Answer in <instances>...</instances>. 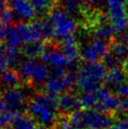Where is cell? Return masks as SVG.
I'll use <instances>...</instances> for the list:
<instances>
[{
    "label": "cell",
    "mask_w": 128,
    "mask_h": 129,
    "mask_svg": "<svg viewBox=\"0 0 128 129\" xmlns=\"http://www.w3.org/2000/svg\"><path fill=\"white\" fill-rule=\"evenodd\" d=\"M125 77H126V75H125L124 70L121 68L120 66H116L111 69H108L105 83L109 88L117 89L118 87L125 83Z\"/></svg>",
    "instance_id": "5bb4252c"
},
{
    "label": "cell",
    "mask_w": 128,
    "mask_h": 129,
    "mask_svg": "<svg viewBox=\"0 0 128 129\" xmlns=\"http://www.w3.org/2000/svg\"><path fill=\"white\" fill-rule=\"evenodd\" d=\"M109 129H128L126 118L119 119L118 121L114 122V123L112 124V126Z\"/></svg>",
    "instance_id": "1f68e13d"
},
{
    "label": "cell",
    "mask_w": 128,
    "mask_h": 129,
    "mask_svg": "<svg viewBox=\"0 0 128 129\" xmlns=\"http://www.w3.org/2000/svg\"><path fill=\"white\" fill-rule=\"evenodd\" d=\"M108 49L109 46L107 41L95 37L82 45L80 49V56L86 62H93L100 58H103Z\"/></svg>",
    "instance_id": "52a82bcc"
},
{
    "label": "cell",
    "mask_w": 128,
    "mask_h": 129,
    "mask_svg": "<svg viewBox=\"0 0 128 129\" xmlns=\"http://www.w3.org/2000/svg\"><path fill=\"white\" fill-rule=\"evenodd\" d=\"M95 95L97 103L92 109L108 114L114 112H121V99L112 94L107 87H101L95 91Z\"/></svg>",
    "instance_id": "8992f818"
},
{
    "label": "cell",
    "mask_w": 128,
    "mask_h": 129,
    "mask_svg": "<svg viewBox=\"0 0 128 129\" xmlns=\"http://www.w3.org/2000/svg\"><path fill=\"white\" fill-rule=\"evenodd\" d=\"M114 123L110 114L96 109H87L82 112L81 124L85 129H109Z\"/></svg>",
    "instance_id": "5b68a950"
},
{
    "label": "cell",
    "mask_w": 128,
    "mask_h": 129,
    "mask_svg": "<svg viewBox=\"0 0 128 129\" xmlns=\"http://www.w3.org/2000/svg\"><path fill=\"white\" fill-rule=\"evenodd\" d=\"M76 77L77 75H73L68 73L67 75L63 76V77H52L47 80L44 85V90L46 93L53 95V96H57L58 94L65 91V90H69L74 83L76 81Z\"/></svg>",
    "instance_id": "9c48e42d"
},
{
    "label": "cell",
    "mask_w": 128,
    "mask_h": 129,
    "mask_svg": "<svg viewBox=\"0 0 128 129\" xmlns=\"http://www.w3.org/2000/svg\"><path fill=\"white\" fill-rule=\"evenodd\" d=\"M108 51L116 59L118 65L128 64V45L121 41L114 42L110 44Z\"/></svg>",
    "instance_id": "9a60e30c"
},
{
    "label": "cell",
    "mask_w": 128,
    "mask_h": 129,
    "mask_svg": "<svg viewBox=\"0 0 128 129\" xmlns=\"http://www.w3.org/2000/svg\"><path fill=\"white\" fill-rule=\"evenodd\" d=\"M9 26L10 25H0V41L6 38L8 30H9Z\"/></svg>",
    "instance_id": "d6a6232c"
},
{
    "label": "cell",
    "mask_w": 128,
    "mask_h": 129,
    "mask_svg": "<svg viewBox=\"0 0 128 129\" xmlns=\"http://www.w3.org/2000/svg\"><path fill=\"white\" fill-rule=\"evenodd\" d=\"M36 62L34 58H28L25 61H24L20 66H19V69H18V73L21 76L22 79L24 80H26V81H29L30 80V77H31V74L32 71H33V68L35 66Z\"/></svg>",
    "instance_id": "d4e9b609"
},
{
    "label": "cell",
    "mask_w": 128,
    "mask_h": 129,
    "mask_svg": "<svg viewBox=\"0 0 128 129\" xmlns=\"http://www.w3.org/2000/svg\"><path fill=\"white\" fill-rule=\"evenodd\" d=\"M86 1L89 5L93 6V7H98V6L103 5L105 2H107V0H86Z\"/></svg>",
    "instance_id": "836d02e7"
},
{
    "label": "cell",
    "mask_w": 128,
    "mask_h": 129,
    "mask_svg": "<svg viewBox=\"0 0 128 129\" xmlns=\"http://www.w3.org/2000/svg\"><path fill=\"white\" fill-rule=\"evenodd\" d=\"M121 42L124 43L125 44L128 45V28L125 30L123 33H121Z\"/></svg>",
    "instance_id": "e575fe53"
},
{
    "label": "cell",
    "mask_w": 128,
    "mask_h": 129,
    "mask_svg": "<svg viewBox=\"0 0 128 129\" xmlns=\"http://www.w3.org/2000/svg\"><path fill=\"white\" fill-rule=\"evenodd\" d=\"M50 69L47 67V65L43 62H36L35 66L33 68L30 77V82L35 84V85H40L44 82H47L49 79L50 75Z\"/></svg>",
    "instance_id": "e0dca14e"
},
{
    "label": "cell",
    "mask_w": 128,
    "mask_h": 129,
    "mask_svg": "<svg viewBox=\"0 0 128 129\" xmlns=\"http://www.w3.org/2000/svg\"><path fill=\"white\" fill-rule=\"evenodd\" d=\"M6 56L7 60L10 66H13L19 61L20 52L17 47H8L6 46Z\"/></svg>",
    "instance_id": "f1b7e54d"
},
{
    "label": "cell",
    "mask_w": 128,
    "mask_h": 129,
    "mask_svg": "<svg viewBox=\"0 0 128 129\" xmlns=\"http://www.w3.org/2000/svg\"><path fill=\"white\" fill-rule=\"evenodd\" d=\"M9 6L15 15L23 20H32L35 17V10L29 0H9Z\"/></svg>",
    "instance_id": "8fae6325"
},
{
    "label": "cell",
    "mask_w": 128,
    "mask_h": 129,
    "mask_svg": "<svg viewBox=\"0 0 128 129\" xmlns=\"http://www.w3.org/2000/svg\"><path fill=\"white\" fill-rule=\"evenodd\" d=\"M107 67L97 61L87 62L80 67L75 84L82 92H95L105 82L107 74Z\"/></svg>",
    "instance_id": "7a4b0ae2"
},
{
    "label": "cell",
    "mask_w": 128,
    "mask_h": 129,
    "mask_svg": "<svg viewBox=\"0 0 128 129\" xmlns=\"http://www.w3.org/2000/svg\"><path fill=\"white\" fill-rule=\"evenodd\" d=\"M41 58L50 68H55V67H61V66H67L68 59L65 57L61 51L57 50L55 48H52L50 50H45L43 54L41 55Z\"/></svg>",
    "instance_id": "4fadbf2b"
},
{
    "label": "cell",
    "mask_w": 128,
    "mask_h": 129,
    "mask_svg": "<svg viewBox=\"0 0 128 129\" xmlns=\"http://www.w3.org/2000/svg\"><path fill=\"white\" fill-rule=\"evenodd\" d=\"M40 22V30H41V34H42V39L50 42V40L52 39V37L55 34V29H54V25L50 18H43Z\"/></svg>",
    "instance_id": "cb8c5ba5"
},
{
    "label": "cell",
    "mask_w": 128,
    "mask_h": 129,
    "mask_svg": "<svg viewBox=\"0 0 128 129\" xmlns=\"http://www.w3.org/2000/svg\"><path fill=\"white\" fill-rule=\"evenodd\" d=\"M81 107L88 109H92L95 107L97 103L95 92H84L82 93V95L79 97Z\"/></svg>",
    "instance_id": "4316f807"
},
{
    "label": "cell",
    "mask_w": 128,
    "mask_h": 129,
    "mask_svg": "<svg viewBox=\"0 0 128 129\" xmlns=\"http://www.w3.org/2000/svg\"><path fill=\"white\" fill-rule=\"evenodd\" d=\"M126 122H127V127H128V118H126Z\"/></svg>",
    "instance_id": "ab89813d"
},
{
    "label": "cell",
    "mask_w": 128,
    "mask_h": 129,
    "mask_svg": "<svg viewBox=\"0 0 128 129\" xmlns=\"http://www.w3.org/2000/svg\"><path fill=\"white\" fill-rule=\"evenodd\" d=\"M2 100L8 111L20 113L25 107L26 96L25 93L19 88H11L3 92Z\"/></svg>",
    "instance_id": "ba28073f"
},
{
    "label": "cell",
    "mask_w": 128,
    "mask_h": 129,
    "mask_svg": "<svg viewBox=\"0 0 128 129\" xmlns=\"http://www.w3.org/2000/svg\"><path fill=\"white\" fill-rule=\"evenodd\" d=\"M36 12L43 14L54 10L56 0H29Z\"/></svg>",
    "instance_id": "603a6c76"
},
{
    "label": "cell",
    "mask_w": 128,
    "mask_h": 129,
    "mask_svg": "<svg viewBox=\"0 0 128 129\" xmlns=\"http://www.w3.org/2000/svg\"><path fill=\"white\" fill-rule=\"evenodd\" d=\"M5 108H5V105H4L3 100H2V99H0V113H1Z\"/></svg>",
    "instance_id": "8d00e7d4"
},
{
    "label": "cell",
    "mask_w": 128,
    "mask_h": 129,
    "mask_svg": "<svg viewBox=\"0 0 128 129\" xmlns=\"http://www.w3.org/2000/svg\"><path fill=\"white\" fill-rule=\"evenodd\" d=\"M20 113H14L11 111L1 112L0 113V129H7L10 125L12 124L15 117Z\"/></svg>",
    "instance_id": "83f0119b"
},
{
    "label": "cell",
    "mask_w": 128,
    "mask_h": 129,
    "mask_svg": "<svg viewBox=\"0 0 128 129\" xmlns=\"http://www.w3.org/2000/svg\"><path fill=\"white\" fill-rule=\"evenodd\" d=\"M92 33L97 38L107 41V40L112 39V37L115 35L116 31L110 23L105 22V23H100V24L94 25Z\"/></svg>",
    "instance_id": "d6986e66"
},
{
    "label": "cell",
    "mask_w": 128,
    "mask_h": 129,
    "mask_svg": "<svg viewBox=\"0 0 128 129\" xmlns=\"http://www.w3.org/2000/svg\"><path fill=\"white\" fill-rule=\"evenodd\" d=\"M70 129H83V128H82L81 125H75V124H73V123H72V126Z\"/></svg>",
    "instance_id": "74e56055"
},
{
    "label": "cell",
    "mask_w": 128,
    "mask_h": 129,
    "mask_svg": "<svg viewBox=\"0 0 128 129\" xmlns=\"http://www.w3.org/2000/svg\"><path fill=\"white\" fill-rule=\"evenodd\" d=\"M57 97L48 93H37L28 103V114L41 127L52 125L57 121Z\"/></svg>",
    "instance_id": "6da1fadb"
},
{
    "label": "cell",
    "mask_w": 128,
    "mask_h": 129,
    "mask_svg": "<svg viewBox=\"0 0 128 129\" xmlns=\"http://www.w3.org/2000/svg\"><path fill=\"white\" fill-rule=\"evenodd\" d=\"M12 129H43L38 127L34 119L27 115L18 114L11 124Z\"/></svg>",
    "instance_id": "ffe728a7"
},
{
    "label": "cell",
    "mask_w": 128,
    "mask_h": 129,
    "mask_svg": "<svg viewBox=\"0 0 128 129\" xmlns=\"http://www.w3.org/2000/svg\"><path fill=\"white\" fill-rule=\"evenodd\" d=\"M21 79V76L18 72L7 69L2 74H0V86L7 87L9 89L16 88L20 85Z\"/></svg>",
    "instance_id": "ac0fdd59"
},
{
    "label": "cell",
    "mask_w": 128,
    "mask_h": 129,
    "mask_svg": "<svg viewBox=\"0 0 128 129\" xmlns=\"http://www.w3.org/2000/svg\"><path fill=\"white\" fill-rule=\"evenodd\" d=\"M15 27L18 30L22 41L24 43H36V42H40V40L42 39L39 21H33L30 24L25 23V22H19L15 25Z\"/></svg>",
    "instance_id": "30bf717a"
},
{
    "label": "cell",
    "mask_w": 128,
    "mask_h": 129,
    "mask_svg": "<svg viewBox=\"0 0 128 129\" xmlns=\"http://www.w3.org/2000/svg\"><path fill=\"white\" fill-rule=\"evenodd\" d=\"M9 6V0H0V11L8 9Z\"/></svg>",
    "instance_id": "d590c367"
},
{
    "label": "cell",
    "mask_w": 128,
    "mask_h": 129,
    "mask_svg": "<svg viewBox=\"0 0 128 129\" xmlns=\"http://www.w3.org/2000/svg\"><path fill=\"white\" fill-rule=\"evenodd\" d=\"M9 66L6 56V45H0V74L6 71Z\"/></svg>",
    "instance_id": "4dcf8cb0"
},
{
    "label": "cell",
    "mask_w": 128,
    "mask_h": 129,
    "mask_svg": "<svg viewBox=\"0 0 128 129\" xmlns=\"http://www.w3.org/2000/svg\"><path fill=\"white\" fill-rule=\"evenodd\" d=\"M50 20L55 29L54 37L59 42L73 35L76 28V23L73 19L72 15L67 13L64 10L54 9L51 11Z\"/></svg>",
    "instance_id": "3957f363"
},
{
    "label": "cell",
    "mask_w": 128,
    "mask_h": 129,
    "mask_svg": "<svg viewBox=\"0 0 128 129\" xmlns=\"http://www.w3.org/2000/svg\"><path fill=\"white\" fill-rule=\"evenodd\" d=\"M107 18L116 32L123 33L128 28V11L119 0H107Z\"/></svg>",
    "instance_id": "277c9868"
},
{
    "label": "cell",
    "mask_w": 128,
    "mask_h": 129,
    "mask_svg": "<svg viewBox=\"0 0 128 129\" xmlns=\"http://www.w3.org/2000/svg\"><path fill=\"white\" fill-rule=\"evenodd\" d=\"M6 46L18 47L23 42L18 30L14 26H9L7 36H6Z\"/></svg>",
    "instance_id": "484cf974"
},
{
    "label": "cell",
    "mask_w": 128,
    "mask_h": 129,
    "mask_svg": "<svg viewBox=\"0 0 128 129\" xmlns=\"http://www.w3.org/2000/svg\"><path fill=\"white\" fill-rule=\"evenodd\" d=\"M121 4H123V5H127L128 4V0H119Z\"/></svg>",
    "instance_id": "f35d334b"
},
{
    "label": "cell",
    "mask_w": 128,
    "mask_h": 129,
    "mask_svg": "<svg viewBox=\"0 0 128 129\" xmlns=\"http://www.w3.org/2000/svg\"><path fill=\"white\" fill-rule=\"evenodd\" d=\"M60 51L68 59H75L77 57L80 53V49L74 35H71L61 41Z\"/></svg>",
    "instance_id": "2e32d148"
},
{
    "label": "cell",
    "mask_w": 128,
    "mask_h": 129,
    "mask_svg": "<svg viewBox=\"0 0 128 129\" xmlns=\"http://www.w3.org/2000/svg\"><path fill=\"white\" fill-rule=\"evenodd\" d=\"M15 18L14 12L10 10L9 8L4 10V11H0V23L3 25H9L11 23L13 22Z\"/></svg>",
    "instance_id": "f546056e"
},
{
    "label": "cell",
    "mask_w": 128,
    "mask_h": 129,
    "mask_svg": "<svg viewBox=\"0 0 128 129\" xmlns=\"http://www.w3.org/2000/svg\"><path fill=\"white\" fill-rule=\"evenodd\" d=\"M63 10L70 15L82 13L85 9V4L82 0H62Z\"/></svg>",
    "instance_id": "7402d4cb"
},
{
    "label": "cell",
    "mask_w": 128,
    "mask_h": 129,
    "mask_svg": "<svg viewBox=\"0 0 128 129\" xmlns=\"http://www.w3.org/2000/svg\"><path fill=\"white\" fill-rule=\"evenodd\" d=\"M58 103V109H60L63 113H73L75 111H78L81 107L80 99L76 97L75 94L70 92L62 93L60 96L57 98Z\"/></svg>",
    "instance_id": "7c38bea8"
},
{
    "label": "cell",
    "mask_w": 128,
    "mask_h": 129,
    "mask_svg": "<svg viewBox=\"0 0 128 129\" xmlns=\"http://www.w3.org/2000/svg\"><path fill=\"white\" fill-rule=\"evenodd\" d=\"M126 67H127V68H128V64H127V65H126Z\"/></svg>",
    "instance_id": "60d3db41"
},
{
    "label": "cell",
    "mask_w": 128,
    "mask_h": 129,
    "mask_svg": "<svg viewBox=\"0 0 128 129\" xmlns=\"http://www.w3.org/2000/svg\"><path fill=\"white\" fill-rule=\"evenodd\" d=\"M44 51H45V45L41 42L25 43V45H24L22 48V53L29 58H34L38 56L41 57V55Z\"/></svg>",
    "instance_id": "44dd1931"
}]
</instances>
